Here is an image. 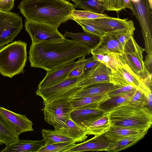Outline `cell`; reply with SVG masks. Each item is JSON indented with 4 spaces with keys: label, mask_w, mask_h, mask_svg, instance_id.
Segmentation results:
<instances>
[{
    "label": "cell",
    "mask_w": 152,
    "mask_h": 152,
    "mask_svg": "<svg viewBox=\"0 0 152 152\" xmlns=\"http://www.w3.org/2000/svg\"><path fill=\"white\" fill-rule=\"evenodd\" d=\"M107 11L118 12L124 9V0H102Z\"/></svg>",
    "instance_id": "35"
},
{
    "label": "cell",
    "mask_w": 152,
    "mask_h": 152,
    "mask_svg": "<svg viewBox=\"0 0 152 152\" xmlns=\"http://www.w3.org/2000/svg\"><path fill=\"white\" fill-rule=\"evenodd\" d=\"M110 16L106 14H100L86 10H75L73 11L71 15L72 18L81 19H95L101 18H106Z\"/></svg>",
    "instance_id": "32"
},
{
    "label": "cell",
    "mask_w": 152,
    "mask_h": 152,
    "mask_svg": "<svg viewBox=\"0 0 152 152\" xmlns=\"http://www.w3.org/2000/svg\"><path fill=\"white\" fill-rule=\"evenodd\" d=\"M111 69L102 63L85 73L80 77L77 85L82 88L91 84L110 82Z\"/></svg>",
    "instance_id": "13"
},
{
    "label": "cell",
    "mask_w": 152,
    "mask_h": 152,
    "mask_svg": "<svg viewBox=\"0 0 152 152\" xmlns=\"http://www.w3.org/2000/svg\"><path fill=\"white\" fill-rule=\"evenodd\" d=\"M41 133L46 144L60 142H75L71 138L56 129H42Z\"/></svg>",
    "instance_id": "27"
},
{
    "label": "cell",
    "mask_w": 152,
    "mask_h": 152,
    "mask_svg": "<svg viewBox=\"0 0 152 152\" xmlns=\"http://www.w3.org/2000/svg\"><path fill=\"white\" fill-rule=\"evenodd\" d=\"M15 0H0V10L10 11L14 6Z\"/></svg>",
    "instance_id": "38"
},
{
    "label": "cell",
    "mask_w": 152,
    "mask_h": 152,
    "mask_svg": "<svg viewBox=\"0 0 152 152\" xmlns=\"http://www.w3.org/2000/svg\"><path fill=\"white\" fill-rule=\"evenodd\" d=\"M70 97L61 98L44 103V120L59 131L64 126L66 121L70 119L74 110Z\"/></svg>",
    "instance_id": "6"
},
{
    "label": "cell",
    "mask_w": 152,
    "mask_h": 152,
    "mask_svg": "<svg viewBox=\"0 0 152 152\" xmlns=\"http://www.w3.org/2000/svg\"><path fill=\"white\" fill-rule=\"evenodd\" d=\"M92 54L95 60L99 61L101 63L102 62L104 56V55L96 54Z\"/></svg>",
    "instance_id": "43"
},
{
    "label": "cell",
    "mask_w": 152,
    "mask_h": 152,
    "mask_svg": "<svg viewBox=\"0 0 152 152\" xmlns=\"http://www.w3.org/2000/svg\"><path fill=\"white\" fill-rule=\"evenodd\" d=\"M136 89L125 95L114 96L110 98L101 103L99 106V108L105 113L122 103L128 102Z\"/></svg>",
    "instance_id": "26"
},
{
    "label": "cell",
    "mask_w": 152,
    "mask_h": 152,
    "mask_svg": "<svg viewBox=\"0 0 152 152\" xmlns=\"http://www.w3.org/2000/svg\"><path fill=\"white\" fill-rule=\"evenodd\" d=\"M133 34L130 33L122 32L113 35L124 47L126 42Z\"/></svg>",
    "instance_id": "39"
},
{
    "label": "cell",
    "mask_w": 152,
    "mask_h": 152,
    "mask_svg": "<svg viewBox=\"0 0 152 152\" xmlns=\"http://www.w3.org/2000/svg\"><path fill=\"white\" fill-rule=\"evenodd\" d=\"M74 5L75 8L82 9L100 14H103L106 10V7L102 0H80Z\"/></svg>",
    "instance_id": "29"
},
{
    "label": "cell",
    "mask_w": 152,
    "mask_h": 152,
    "mask_svg": "<svg viewBox=\"0 0 152 152\" xmlns=\"http://www.w3.org/2000/svg\"><path fill=\"white\" fill-rule=\"evenodd\" d=\"M93 58L92 56L89 58H85L80 64L72 70L68 75L66 79L80 77L83 74L85 64Z\"/></svg>",
    "instance_id": "37"
},
{
    "label": "cell",
    "mask_w": 152,
    "mask_h": 152,
    "mask_svg": "<svg viewBox=\"0 0 152 152\" xmlns=\"http://www.w3.org/2000/svg\"><path fill=\"white\" fill-rule=\"evenodd\" d=\"M64 36L65 38L70 37L74 41L86 43L91 48L95 47L99 44L101 39L98 36L85 32L74 33L66 31Z\"/></svg>",
    "instance_id": "25"
},
{
    "label": "cell",
    "mask_w": 152,
    "mask_h": 152,
    "mask_svg": "<svg viewBox=\"0 0 152 152\" xmlns=\"http://www.w3.org/2000/svg\"><path fill=\"white\" fill-rule=\"evenodd\" d=\"M124 48L114 35L106 33L101 37L99 44L91 48V53L122 54Z\"/></svg>",
    "instance_id": "16"
},
{
    "label": "cell",
    "mask_w": 152,
    "mask_h": 152,
    "mask_svg": "<svg viewBox=\"0 0 152 152\" xmlns=\"http://www.w3.org/2000/svg\"><path fill=\"white\" fill-rule=\"evenodd\" d=\"M104 55L102 62L111 70L117 65L125 62L122 54H107Z\"/></svg>",
    "instance_id": "33"
},
{
    "label": "cell",
    "mask_w": 152,
    "mask_h": 152,
    "mask_svg": "<svg viewBox=\"0 0 152 152\" xmlns=\"http://www.w3.org/2000/svg\"><path fill=\"white\" fill-rule=\"evenodd\" d=\"M70 0L72 1L73 2H74L75 3V4L78 3L80 1V0Z\"/></svg>",
    "instance_id": "44"
},
{
    "label": "cell",
    "mask_w": 152,
    "mask_h": 152,
    "mask_svg": "<svg viewBox=\"0 0 152 152\" xmlns=\"http://www.w3.org/2000/svg\"><path fill=\"white\" fill-rule=\"evenodd\" d=\"M28 59L31 67L42 69L47 72L91 53L88 44L68 39L52 42L31 44Z\"/></svg>",
    "instance_id": "1"
},
{
    "label": "cell",
    "mask_w": 152,
    "mask_h": 152,
    "mask_svg": "<svg viewBox=\"0 0 152 152\" xmlns=\"http://www.w3.org/2000/svg\"><path fill=\"white\" fill-rule=\"evenodd\" d=\"M100 63V61L95 60L93 57L85 64L83 73L94 69Z\"/></svg>",
    "instance_id": "40"
},
{
    "label": "cell",
    "mask_w": 152,
    "mask_h": 152,
    "mask_svg": "<svg viewBox=\"0 0 152 152\" xmlns=\"http://www.w3.org/2000/svg\"><path fill=\"white\" fill-rule=\"evenodd\" d=\"M104 114L99 108L74 110L70 114L71 119L78 126L86 129L90 125Z\"/></svg>",
    "instance_id": "15"
},
{
    "label": "cell",
    "mask_w": 152,
    "mask_h": 152,
    "mask_svg": "<svg viewBox=\"0 0 152 152\" xmlns=\"http://www.w3.org/2000/svg\"><path fill=\"white\" fill-rule=\"evenodd\" d=\"M0 138L6 146L17 142L19 136L12 128L0 111Z\"/></svg>",
    "instance_id": "23"
},
{
    "label": "cell",
    "mask_w": 152,
    "mask_h": 152,
    "mask_svg": "<svg viewBox=\"0 0 152 152\" xmlns=\"http://www.w3.org/2000/svg\"><path fill=\"white\" fill-rule=\"evenodd\" d=\"M18 7L26 20L57 27L71 19L75 9L66 0H22Z\"/></svg>",
    "instance_id": "2"
},
{
    "label": "cell",
    "mask_w": 152,
    "mask_h": 152,
    "mask_svg": "<svg viewBox=\"0 0 152 152\" xmlns=\"http://www.w3.org/2000/svg\"><path fill=\"white\" fill-rule=\"evenodd\" d=\"M119 87L110 82L93 84L82 88L70 97L73 99L87 96L106 94Z\"/></svg>",
    "instance_id": "18"
},
{
    "label": "cell",
    "mask_w": 152,
    "mask_h": 152,
    "mask_svg": "<svg viewBox=\"0 0 152 152\" xmlns=\"http://www.w3.org/2000/svg\"><path fill=\"white\" fill-rule=\"evenodd\" d=\"M91 19L105 33L110 34H115L122 32L134 34L135 30L133 21L127 18L122 19L110 16Z\"/></svg>",
    "instance_id": "10"
},
{
    "label": "cell",
    "mask_w": 152,
    "mask_h": 152,
    "mask_svg": "<svg viewBox=\"0 0 152 152\" xmlns=\"http://www.w3.org/2000/svg\"><path fill=\"white\" fill-rule=\"evenodd\" d=\"M75 142H63L45 144L38 152H66L77 144Z\"/></svg>",
    "instance_id": "31"
},
{
    "label": "cell",
    "mask_w": 152,
    "mask_h": 152,
    "mask_svg": "<svg viewBox=\"0 0 152 152\" xmlns=\"http://www.w3.org/2000/svg\"><path fill=\"white\" fill-rule=\"evenodd\" d=\"M26 43L15 41L0 49V72L12 78L23 72L27 59Z\"/></svg>",
    "instance_id": "4"
},
{
    "label": "cell",
    "mask_w": 152,
    "mask_h": 152,
    "mask_svg": "<svg viewBox=\"0 0 152 152\" xmlns=\"http://www.w3.org/2000/svg\"><path fill=\"white\" fill-rule=\"evenodd\" d=\"M59 131L76 142H82L88 137L86 130L78 126L71 118L66 121L64 126Z\"/></svg>",
    "instance_id": "21"
},
{
    "label": "cell",
    "mask_w": 152,
    "mask_h": 152,
    "mask_svg": "<svg viewBox=\"0 0 152 152\" xmlns=\"http://www.w3.org/2000/svg\"><path fill=\"white\" fill-rule=\"evenodd\" d=\"M146 96L148 102V107L152 111V88H148L144 91Z\"/></svg>",
    "instance_id": "42"
},
{
    "label": "cell",
    "mask_w": 152,
    "mask_h": 152,
    "mask_svg": "<svg viewBox=\"0 0 152 152\" xmlns=\"http://www.w3.org/2000/svg\"><path fill=\"white\" fill-rule=\"evenodd\" d=\"M110 141L105 135V133L83 142L77 144L66 152H82L87 151H106Z\"/></svg>",
    "instance_id": "17"
},
{
    "label": "cell",
    "mask_w": 152,
    "mask_h": 152,
    "mask_svg": "<svg viewBox=\"0 0 152 152\" xmlns=\"http://www.w3.org/2000/svg\"><path fill=\"white\" fill-rule=\"evenodd\" d=\"M45 144L44 140H33L19 139L16 142L8 146L1 152H38Z\"/></svg>",
    "instance_id": "19"
},
{
    "label": "cell",
    "mask_w": 152,
    "mask_h": 152,
    "mask_svg": "<svg viewBox=\"0 0 152 152\" xmlns=\"http://www.w3.org/2000/svg\"><path fill=\"white\" fill-rule=\"evenodd\" d=\"M110 126L108 118L104 114L92 123L86 129V131L87 135L97 136L105 133Z\"/></svg>",
    "instance_id": "28"
},
{
    "label": "cell",
    "mask_w": 152,
    "mask_h": 152,
    "mask_svg": "<svg viewBox=\"0 0 152 152\" xmlns=\"http://www.w3.org/2000/svg\"><path fill=\"white\" fill-rule=\"evenodd\" d=\"M144 51V49L137 44L132 35L124 46L122 56L126 64L133 72L146 85L152 88V75L146 68L143 59Z\"/></svg>",
    "instance_id": "5"
},
{
    "label": "cell",
    "mask_w": 152,
    "mask_h": 152,
    "mask_svg": "<svg viewBox=\"0 0 152 152\" xmlns=\"http://www.w3.org/2000/svg\"><path fill=\"white\" fill-rule=\"evenodd\" d=\"M80 25L83 28L84 32L91 34L100 37L106 33L100 27L96 25L90 19H81L72 18Z\"/></svg>",
    "instance_id": "30"
},
{
    "label": "cell",
    "mask_w": 152,
    "mask_h": 152,
    "mask_svg": "<svg viewBox=\"0 0 152 152\" xmlns=\"http://www.w3.org/2000/svg\"><path fill=\"white\" fill-rule=\"evenodd\" d=\"M25 27L31 37V44L57 42L66 38L54 26L26 19Z\"/></svg>",
    "instance_id": "7"
},
{
    "label": "cell",
    "mask_w": 152,
    "mask_h": 152,
    "mask_svg": "<svg viewBox=\"0 0 152 152\" xmlns=\"http://www.w3.org/2000/svg\"><path fill=\"white\" fill-rule=\"evenodd\" d=\"M0 111L18 135L34 131L32 122L25 115L16 113L1 107Z\"/></svg>",
    "instance_id": "14"
},
{
    "label": "cell",
    "mask_w": 152,
    "mask_h": 152,
    "mask_svg": "<svg viewBox=\"0 0 152 152\" xmlns=\"http://www.w3.org/2000/svg\"><path fill=\"white\" fill-rule=\"evenodd\" d=\"M110 98L106 94L87 96L72 99L71 103L74 110L99 108V105Z\"/></svg>",
    "instance_id": "20"
},
{
    "label": "cell",
    "mask_w": 152,
    "mask_h": 152,
    "mask_svg": "<svg viewBox=\"0 0 152 152\" xmlns=\"http://www.w3.org/2000/svg\"><path fill=\"white\" fill-rule=\"evenodd\" d=\"M4 144V143L2 141L1 138H0V145H3Z\"/></svg>",
    "instance_id": "45"
},
{
    "label": "cell",
    "mask_w": 152,
    "mask_h": 152,
    "mask_svg": "<svg viewBox=\"0 0 152 152\" xmlns=\"http://www.w3.org/2000/svg\"><path fill=\"white\" fill-rule=\"evenodd\" d=\"M111 71L110 82L117 86H131L141 88L145 84L125 62L117 65Z\"/></svg>",
    "instance_id": "9"
},
{
    "label": "cell",
    "mask_w": 152,
    "mask_h": 152,
    "mask_svg": "<svg viewBox=\"0 0 152 152\" xmlns=\"http://www.w3.org/2000/svg\"><path fill=\"white\" fill-rule=\"evenodd\" d=\"M110 126L126 127L148 131L152 125V113L149 108L129 102L104 113Z\"/></svg>",
    "instance_id": "3"
},
{
    "label": "cell",
    "mask_w": 152,
    "mask_h": 152,
    "mask_svg": "<svg viewBox=\"0 0 152 152\" xmlns=\"http://www.w3.org/2000/svg\"><path fill=\"white\" fill-rule=\"evenodd\" d=\"M145 136L144 135H132L115 140L110 141L106 151L115 152L124 150L136 144Z\"/></svg>",
    "instance_id": "24"
},
{
    "label": "cell",
    "mask_w": 152,
    "mask_h": 152,
    "mask_svg": "<svg viewBox=\"0 0 152 152\" xmlns=\"http://www.w3.org/2000/svg\"><path fill=\"white\" fill-rule=\"evenodd\" d=\"M23 26L18 14L0 10V48L12 42Z\"/></svg>",
    "instance_id": "8"
},
{
    "label": "cell",
    "mask_w": 152,
    "mask_h": 152,
    "mask_svg": "<svg viewBox=\"0 0 152 152\" xmlns=\"http://www.w3.org/2000/svg\"><path fill=\"white\" fill-rule=\"evenodd\" d=\"M137 88L131 86L120 87L108 92L107 94L110 98L114 96L125 95L136 90Z\"/></svg>",
    "instance_id": "36"
},
{
    "label": "cell",
    "mask_w": 152,
    "mask_h": 152,
    "mask_svg": "<svg viewBox=\"0 0 152 152\" xmlns=\"http://www.w3.org/2000/svg\"></svg>",
    "instance_id": "46"
},
{
    "label": "cell",
    "mask_w": 152,
    "mask_h": 152,
    "mask_svg": "<svg viewBox=\"0 0 152 152\" xmlns=\"http://www.w3.org/2000/svg\"><path fill=\"white\" fill-rule=\"evenodd\" d=\"M147 132L148 131L140 129L110 126L105 133V135L110 141L129 136L145 135Z\"/></svg>",
    "instance_id": "22"
},
{
    "label": "cell",
    "mask_w": 152,
    "mask_h": 152,
    "mask_svg": "<svg viewBox=\"0 0 152 152\" xmlns=\"http://www.w3.org/2000/svg\"><path fill=\"white\" fill-rule=\"evenodd\" d=\"M76 61L66 63L47 72L44 79L40 82L38 88L48 87L66 79L70 72L76 66L80 64L85 57L79 58Z\"/></svg>",
    "instance_id": "11"
},
{
    "label": "cell",
    "mask_w": 152,
    "mask_h": 152,
    "mask_svg": "<svg viewBox=\"0 0 152 152\" xmlns=\"http://www.w3.org/2000/svg\"><path fill=\"white\" fill-rule=\"evenodd\" d=\"M144 65L149 72L152 74V53L148 54L144 61Z\"/></svg>",
    "instance_id": "41"
},
{
    "label": "cell",
    "mask_w": 152,
    "mask_h": 152,
    "mask_svg": "<svg viewBox=\"0 0 152 152\" xmlns=\"http://www.w3.org/2000/svg\"><path fill=\"white\" fill-rule=\"evenodd\" d=\"M128 102L143 106H148V100L145 94L140 88L137 89Z\"/></svg>",
    "instance_id": "34"
},
{
    "label": "cell",
    "mask_w": 152,
    "mask_h": 152,
    "mask_svg": "<svg viewBox=\"0 0 152 152\" xmlns=\"http://www.w3.org/2000/svg\"><path fill=\"white\" fill-rule=\"evenodd\" d=\"M80 77L67 78L52 86L38 88L36 95L42 97L43 103L54 100L67 90L77 85Z\"/></svg>",
    "instance_id": "12"
}]
</instances>
